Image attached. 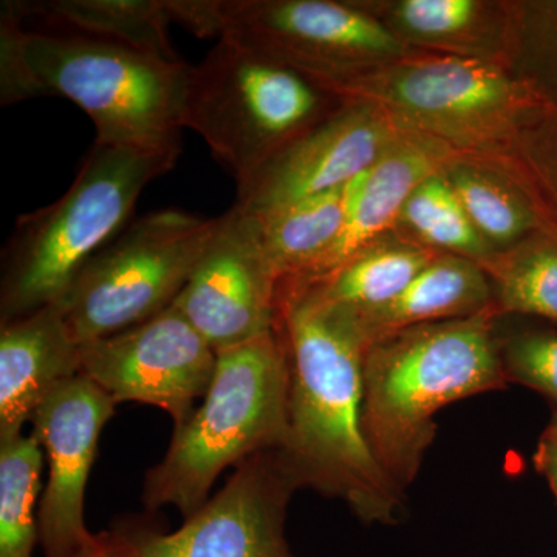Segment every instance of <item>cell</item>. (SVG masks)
<instances>
[{
	"label": "cell",
	"mask_w": 557,
	"mask_h": 557,
	"mask_svg": "<svg viewBox=\"0 0 557 557\" xmlns=\"http://www.w3.org/2000/svg\"><path fill=\"white\" fill-rule=\"evenodd\" d=\"M276 330L288 354V431L281 454L300 486L341 498L357 518L395 523L405 493L362 429L368 335L355 311L293 278L278 284Z\"/></svg>",
	"instance_id": "1"
},
{
	"label": "cell",
	"mask_w": 557,
	"mask_h": 557,
	"mask_svg": "<svg viewBox=\"0 0 557 557\" xmlns=\"http://www.w3.org/2000/svg\"><path fill=\"white\" fill-rule=\"evenodd\" d=\"M188 72L185 61L24 27L0 10V104L65 98L89 115L106 145L180 156Z\"/></svg>",
	"instance_id": "2"
},
{
	"label": "cell",
	"mask_w": 557,
	"mask_h": 557,
	"mask_svg": "<svg viewBox=\"0 0 557 557\" xmlns=\"http://www.w3.org/2000/svg\"><path fill=\"white\" fill-rule=\"evenodd\" d=\"M493 306L373 341L362 364V429L373 456L405 493L437 434L435 416L458 399L507 387Z\"/></svg>",
	"instance_id": "3"
},
{
	"label": "cell",
	"mask_w": 557,
	"mask_h": 557,
	"mask_svg": "<svg viewBox=\"0 0 557 557\" xmlns=\"http://www.w3.org/2000/svg\"><path fill=\"white\" fill-rule=\"evenodd\" d=\"M288 354L276 329L218 351L207 395L170 448L146 472L141 500L150 511L172 507L188 518L208 500L228 468L284 446L288 431Z\"/></svg>",
	"instance_id": "4"
},
{
	"label": "cell",
	"mask_w": 557,
	"mask_h": 557,
	"mask_svg": "<svg viewBox=\"0 0 557 557\" xmlns=\"http://www.w3.org/2000/svg\"><path fill=\"white\" fill-rule=\"evenodd\" d=\"M178 157L95 139L67 193L17 219L2 252V324L58 302L87 262L129 225L146 186Z\"/></svg>",
	"instance_id": "5"
},
{
	"label": "cell",
	"mask_w": 557,
	"mask_h": 557,
	"mask_svg": "<svg viewBox=\"0 0 557 557\" xmlns=\"http://www.w3.org/2000/svg\"><path fill=\"white\" fill-rule=\"evenodd\" d=\"M332 94L298 70L220 38L189 65L183 129L199 134L242 188L327 120L321 113Z\"/></svg>",
	"instance_id": "6"
},
{
	"label": "cell",
	"mask_w": 557,
	"mask_h": 557,
	"mask_svg": "<svg viewBox=\"0 0 557 557\" xmlns=\"http://www.w3.org/2000/svg\"><path fill=\"white\" fill-rule=\"evenodd\" d=\"M219 220L178 209L132 220L54 302L76 344L109 338L170 309Z\"/></svg>",
	"instance_id": "7"
},
{
	"label": "cell",
	"mask_w": 557,
	"mask_h": 557,
	"mask_svg": "<svg viewBox=\"0 0 557 557\" xmlns=\"http://www.w3.org/2000/svg\"><path fill=\"white\" fill-rule=\"evenodd\" d=\"M344 101L379 104L440 137L479 139L531 119L547 98L502 70L475 60H431L384 72L351 73L329 87ZM379 106V108H380Z\"/></svg>",
	"instance_id": "8"
},
{
	"label": "cell",
	"mask_w": 557,
	"mask_h": 557,
	"mask_svg": "<svg viewBox=\"0 0 557 557\" xmlns=\"http://www.w3.org/2000/svg\"><path fill=\"white\" fill-rule=\"evenodd\" d=\"M298 479L281 450L249 457L218 493L163 533L126 525L109 531L110 557H296L285 537Z\"/></svg>",
	"instance_id": "9"
},
{
	"label": "cell",
	"mask_w": 557,
	"mask_h": 557,
	"mask_svg": "<svg viewBox=\"0 0 557 557\" xmlns=\"http://www.w3.org/2000/svg\"><path fill=\"white\" fill-rule=\"evenodd\" d=\"M219 39L298 70L325 89L376 54L395 53L387 28L330 0H218Z\"/></svg>",
	"instance_id": "10"
},
{
	"label": "cell",
	"mask_w": 557,
	"mask_h": 557,
	"mask_svg": "<svg viewBox=\"0 0 557 557\" xmlns=\"http://www.w3.org/2000/svg\"><path fill=\"white\" fill-rule=\"evenodd\" d=\"M81 375L116 406L134 401L170 413L183 426L207 395L218 351L175 306L116 335L79 346Z\"/></svg>",
	"instance_id": "11"
},
{
	"label": "cell",
	"mask_w": 557,
	"mask_h": 557,
	"mask_svg": "<svg viewBox=\"0 0 557 557\" xmlns=\"http://www.w3.org/2000/svg\"><path fill=\"white\" fill-rule=\"evenodd\" d=\"M278 282L258 223L233 207L172 306L219 351L276 329Z\"/></svg>",
	"instance_id": "12"
},
{
	"label": "cell",
	"mask_w": 557,
	"mask_h": 557,
	"mask_svg": "<svg viewBox=\"0 0 557 557\" xmlns=\"http://www.w3.org/2000/svg\"><path fill=\"white\" fill-rule=\"evenodd\" d=\"M115 408L100 386L79 373L54 388L33 413L32 434L49 467L38 509L46 557H75L95 536L84 520V500L102 429Z\"/></svg>",
	"instance_id": "13"
},
{
	"label": "cell",
	"mask_w": 557,
	"mask_h": 557,
	"mask_svg": "<svg viewBox=\"0 0 557 557\" xmlns=\"http://www.w3.org/2000/svg\"><path fill=\"white\" fill-rule=\"evenodd\" d=\"M347 104L237 188L234 207L245 214H263L343 188L370 170L399 134L379 106Z\"/></svg>",
	"instance_id": "14"
},
{
	"label": "cell",
	"mask_w": 557,
	"mask_h": 557,
	"mask_svg": "<svg viewBox=\"0 0 557 557\" xmlns=\"http://www.w3.org/2000/svg\"><path fill=\"white\" fill-rule=\"evenodd\" d=\"M79 373V344L54 304L2 324L0 442L20 437L51 392Z\"/></svg>",
	"instance_id": "15"
},
{
	"label": "cell",
	"mask_w": 557,
	"mask_h": 557,
	"mask_svg": "<svg viewBox=\"0 0 557 557\" xmlns=\"http://www.w3.org/2000/svg\"><path fill=\"white\" fill-rule=\"evenodd\" d=\"M438 149L420 138L399 137L370 170L350 182V203L343 233L310 277L332 271L373 247L372 242L401 218L413 190L438 174Z\"/></svg>",
	"instance_id": "16"
},
{
	"label": "cell",
	"mask_w": 557,
	"mask_h": 557,
	"mask_svg": "<svg viewBox=\"0 0 557 557\" xmlns=\"http://www.w3.org/2000/svg\"><path fill=\"white\" fill-rule=\"evenodd\" d=\"M0 10L20 22L35 21L36 30L108 40L183 61L172 47L163 0H9Z\"/></svg>",
	"instance_id": "17"
},
{
	"label": "cell",
	"mask_w": 557,
	"mask_h": 557,
	"mask_svg": "<svg viewBox=\"0 0 557 557\" xmlns=\"http://www.w3.org/2000/svg\"><path fill=\"white\" fill-rule=\"evenodd\" d=\"M490 299L482 267L463 256H446L432 260L387 306L357 314L372 344L399 330L472 317L491 307Z\"/></svg>",
	"instance_id": "18"
},
{
	"label": "cell",
	"mask_w": 557,
	"mask_h": 557,
	"mask_svg": "<svg viewBox=\"0 0 557 557\" xmlns=\"http://www.w3.org/2000/svg\"><path fill=\"white\" fill-rule=\"evenodd\" d=\"M348 203L350 183L287 207L251 215L281 281L306 278L314 273L346 226Z\"/></svg>",
	"instance_id": "19"
},
{
	"label": "cell",
	"mask_w": 557,
	"mask_h": 557,
	"mask_svg": "<svg viewBox=\"0 0 557 557\" xmlns=\"http://www.w3.org/2000/svg\"><path fill=\"white\" fill-rule=\"evenodd\" d=\"M434 259L423 248L373 245L327 276L293 281L307 285L325 302L364 314L397 299Z\"/></svg>",
	"instance_id": "20"
},
{
	"label": "cell",
	"mask_w": 557,
	"mask_h": 557,
	"mask_svg": "<svg viewBox=\"0 0 557 557\" xmlns=\"http://www.w3.org/2000/svg\"><path fill=\"white\" fill-rule=\"evenodd\" d=\"M44 460L33 434L0 442V557H33Z\"/></svg>",
	"instance_id": "21"
},
{
	"label": "cell",
	"mask_w": 557,
	"mask_h": 557,
	"mask_svg": "<svg viewBox=\"0 0 557 557\" xmlns=\"http://www.w3.org/2000/svg\"><path fill=\"white\" fill-rule=\"evenodd\" d=\"M496 282L498 310L557 322V239L539 234L507 259L485 262Z\"/></svg>",
	"instance_id": "22"
},
{
	"label": "cell",
	"mask_w": 557,
	"mask_h": 557,
	"mask_svg": "<svg viewBox=\"0 0 557 557\" xmlns=\"http://www.w3.org/2000/svg\"><path fill=\"white\" fill-rule=\"evenodd\" d=\"M399 219L429 245L478 263L490 260V245L472 225L449 180L442 175H432L413 190Z\"/></svg>",
	"instance_id": "23"
},
{
	"label": "cell",
	"mask_w": 557,
	"mask_h": 557,
	"mask_svg": "<svg viewBox=\"0 0 557 557\" xmlns=\"http://www.w3.org/2000/svg\"><path fill=\"white\" fill-rule=\"evenodd\" d=\"M449 183L472 225L486 242L509 244L537 228L533 209L485 175L460 170Z\"/></svg>",
	"instance_id": "24"
},
{
	"label": "cell",
	"mask_w": 557,
	"mask_h": 557,
	"mask_svg": "<svg viewBox=\"0 0 557 557\" xmlns=\"http://www.w3.org/2000/svg\"><path fill=\"white\" fill-rule=\"evenodd\" d=\"M502 364L507 381L557 403V332L523 333L508 344Z\"/></svg>",
	"instance_id": "25"
},
{
	"label": "cell",
	"mask_w": 557,
	"mask_h": 557,
	"mask_svg": "<svg viewBox=\"0 0 557 557\" xmlns=\"http://www.w3.org/2000/svg\"><path fill=\"white\" fill-rule=\"evenodd\" d=\"M478 9L472 0H406L399 3L398 20L421 38H450L467 30Z\"/></svg>",
	"instance_id": "26"
},
{
	"label": "cell",
	"mask_w": 557,
	"mask_h": 557,
	"mask_svg": "<svg viewBox=\"0 0 557 557\" xmlns=\"http://www.w3.org/2000/svg\"><path fill=\"white\" fill-rule=\"evenodd\" d=\"M542 119L548 127L549 145L547 148V157L542 161L539 168V175H541L542 188L545 189L544 212L547 218V223L552 225V234L549 236L557 239V104L552 97H548L544 108H542Z\"/></svg>",
	"instance_id": "27"
},
{
	"label": "cell",
	"mask_w": 557,
	"mask_h": 557,
	"mask_svg": "<svg viewBox=\"0 0 557 557\" xmlns=\"http://www.w3.org/2000/svg\"><path fill=\"white\" fill-rule=\"evenodd\" d=\"M171 24L199 38L219 36L218 0H163Z\"/></svg>",
	"instance_id": "28"
},
{
	"label": "cell",
	"mask_w": 557,
	"mask_h": 557,
	"mask_svg": "<svg viewBox=\"0 0 557 557\" xmlns=\"http://www.w3.org/2000/svg\"><path fill=\"white\" fill-rule=\"evenodd\" d=\"M534 467L547 480L557 500V446L541 438L534 453Z\"/></svg>",
	"instance_id": "29"
},
{
	"label": "cell",
	"mask_w": 557,
	"mask_h": 557,
	"mask_svg": "<svg viewBox=\"0 0 557 557\" xmlns=\"http://www.w3.org/2000/svg\"><path fill=\"white\" fill-rule=\"evenodd\" d=\"M539 30H541L539 33H541L545 51L557 64V3H552V5L542 9Z\"/></svg>",
	"instance_id": "30"
},
{
	"label": "cell",
	"mask_w": 557,
	"mask_h": 557,
	"mask_svg": "<svg viewBox=\"0 0 557 557\" xmlns=\"http://www.w3.org/2000/svg\"><path fill=\"white\" fill-rule=\"evenodd\" d=\"M75 557H110V541L108 533L95 534Z\"/></svg>",
	"instance_id": "31"
},
{
	"label": "cell",
	"mask_w": 557,
	"mask_h": 557,
	"mask_svg": "<svg viewBox=\"0 0 557 557\" xmlns=\"http://www.w3.org/2000/svg\"><path fill=\"white\" fill-rule=\"evenodd\" d=\"M542 440L557 446V413L555 418H553L552 423L548 424L547 431L542 435Z\"/></svg>",
	"instance_id": "32"
}]
</instances>
